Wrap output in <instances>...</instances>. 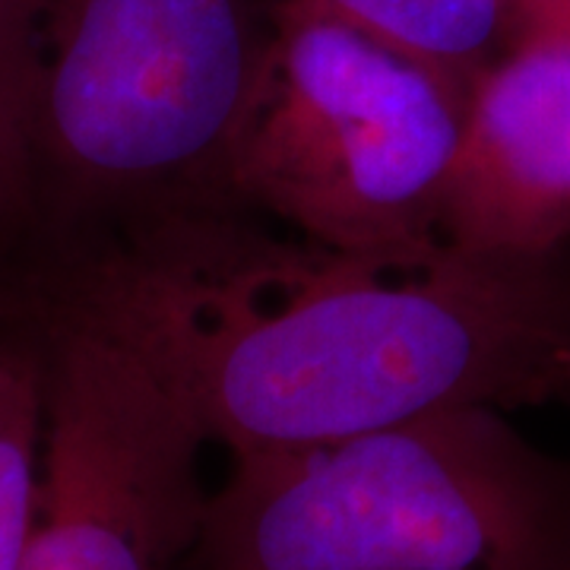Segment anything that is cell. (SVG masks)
Listing matches in <instances>:
<instances>
[{"label":"cell","mask_w":570,"mask_h":570,"mask_svg":"<svg viewBox=\"0 0 570 570\" xmlns=\"http://www.w3.org/2000/svg\"><path fill=\"white\" fill-rule=\"evenodd\" d=\"M45 273L111 307L235 460L456 409L570 403L561 257L450 242L340 254L245 219Z\"/></svg>","instance_id":"cell-1"},{"label":"cell","mask_w":570,"mask_h":570,"mask_svg":"<svg viewBox=\"0 0 570 570\" xmlns=\"http://www.w3.org/2000/svg\"><path fill=\"white\" fill-rule=\"evenodd\" d=\"M273 45V0H13L0 82L26 175L22 269L254 219L238 159Z\"/></svg>","instance_id":"cell-2"},{"label":"cell","mask_w":570,"mask_h":570,"mask_svg":"<svg viewBox=\"0 0 570 570\" xmlns=\"http://www.w3.org/2000/svg\"><path fill=\"white\" fill-rule=\"evenodd\" d=\"M197 554L204 570H570V463L501 409L238 456Z\"/></svg>","instance_id":"cell-3"},{"label":"cell","mask_w":570,"mask_h":570,"mask_svg":"<svg viewBox=\"0 0 570 570\" xmlns=\"http://www.w3.org/2000/svg\"><path fill=\"white\" fill-rule=\"evenodd\" d=\"M273 10V67L238 159L247 209L340 254L448 242L469 82L307 3Z\"/></svg>","instance_id":"cell-4"},{"label":"cell","mask_w":570,"mask_h":570,"mask_svg":"<svg viewBox=\"0 0 570 570\" xmlns=\"http://www.w3.org/2000/svg\"><path fill=\"white\" fill-rule=\"evenodd\" d=\"M22 295L45 352V448L20 570H171L204 532V422L99 298L61 279Z\"/></svg>","instance_id":"cell-5"},{"label":"cell","mask_w":570,"mask_h":570,"mask_svg":"<svg viewBox=\"0 0 570 570\" xmlns=\"http://www.w3.org/2000/svg\"><path fill=\"white\" fill-rule=\"evenodd\" d=\"M444 238L504 257L570 242V0H513L508 45L469 86Z\"/></svg>","instance_id":"cell-6"},{"label":"cell","mask_w":570,"mask_h":570,"mask_svg":"<svg viewBox=\"0 0 570 570\" xmlns=\"http://www.w3.org/2000/svg\"><path fill=\"white\" fill-rule=\"evenodd\" d=\"M45 448V352L20 288H0V570H20L36 527Z\"/></svg>","instance_id":"cell-7"},{"label":"cell","mask_w":570,"mask_h":570,"mask_svg":"<svg viewBox=\"0 0 570 570\" xmlns=\"http://www.w3.org/2000/svg\"><path fill=\"white\" fill-rule=\"evenodd\" d=\"M307 3L422 61L475 82L510 39L513 0H273Z\"/></svg>","instance_id":"cell-8"},{"label":"cell","mask_w":570,"mask_h":570,"mask_svg":"<svg viewBox=\"0 0 570 570\" xmlns=\"http://www.w3.org/2000/svg\"><path fill=\"white\" fill-rule=\"evenodd\" d=\"M29 238L26 175H22L20 130L10 96L0 82V285L20 273Z\"/></svg>","instance_id":"cell-9"},{"label":"cell","mask_w":570,"mask_h":570,"mask_svg":"<svg viewBox=\"0 0 570 570\" xmlns=\"http://www.w3.org/2000/svg\"><path fill=\"white\" fill-rule=\"evenodd\" d=\"M10 7H13V0H0V26H3V20H7Z\"/></svg>","instance_id":"cell-10"}]
</instances>
